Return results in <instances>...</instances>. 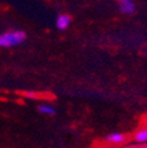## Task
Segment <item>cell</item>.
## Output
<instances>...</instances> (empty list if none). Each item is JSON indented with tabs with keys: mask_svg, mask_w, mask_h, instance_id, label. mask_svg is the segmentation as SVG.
<instances>
[{
	"mask_svg": "<svg viewBox=\"0 0 147 148\" xmlns=\"http://www.w3.org/2000/svg\"><path fill=\"white\" fill-rule=\"evenodd\" d=\"M26 40V33L20 29L7 31L0 34V47L8 48L20 45Z\"/></svg>",
	"mask_w": 147,
	"mask_h": 148,
	"instance_id": "1",
	"label": "cell"
},
{
	"mask_svg": "<svg viewBox=\"0 0 147 148\" xmlns=\"http://www.w3.org/2000/svg\"><path fill=\"white\" fill-rule=\"evenodd\" d=\"M127 140V136L125 134H121V133H111L105 136V141L108 142V143H112V145H122L125 143Z\"/></svg>",
	"mask_w": 147,
	"mask_h": 148,
	"instance_id": "2",
	"label": "cell"
},
{
	"mask_svg": "<svg viewBox=\"0 0 147 148\" xmlns=\"http://www.w3.org/2000/svg\"><path fill=\"white\" fill-rule=\"evenodd\" d=\"M71 23H72V19L68 14H59L56 20V26L59 31H65L69 27Z\"/></svg>",
	"mask_w": 147,
	"mask_h": 148,
	"instance_id": "3",
	"label": "cell"
},
{
	"mask_svg": "<svg viewBox=\"0 0 147 148\" xmlns=\"http://www.w3.org/2000/svg\"><path fill=\"white\" fill-rule=\"evenodd\" d=\"M119 7L125 14H132L134 12V4L132 0H119Z\"/></svg>",
	"mask_w": 147,
	"mask_h": 148,
	"instance_id": "4",
	"label": "cell"
},
{
	"mask_svg": "<svg viewBox=\"0 0 147 148\" xmlns=\"http://www.w3.org/2000/svg\"><path fill=\"white\" fill-rule=\"evenodd\" d=\"M135 143H147V128H141L133 134L132 136Z\"/></svg>",
	"mask_w": 147,
	"mask_h": 148,
	"instance_id": "5",
	"label": "cell"
},
{
	"mask_svg": "<svg viewBox=\"0 0 147 148\" xmlns=\"http://www.w3.org/2000/svg\"><path fill=\"white\" fill-rule=\"evenodd\" d=\"M38 110L41 113V114H45V115H54L56 114V108L53 106L48 105V103H41L38 106Z\"/></svg>",
	"mask_w": 147,
	"mask_h": 148,
	"instance_id": "6",
	"label": "cell"
},
{
	"mask_svg": "<svg viewBox=\"0 0 147 148\" xmlns=\"http://www.w3.org/2000/svg\"><path fill=\"white\" fill-rule=\"evenodd\" d=\"M122 148H147V143H131V145H126Z\"/></svg>",
	"mask_w": 147,
	"mask_h": 148,
	"instance_id": "7",
	"label": "cell"
},
{
	"mask_svg": "<svg viewBox=\"0 0 147 148\" xmlns=\"http://www.w3.org/2000/svg\"><path fill=\"white\" fill-rule=\"evenodd\" d=\"M25 95H26L28 99H36V98H38V94L33 93V92H27V93H25Z\"/></svg>",
	"mask_w": 147,
	"mask_h": 148,
	"instance_id": "8",
	"label": "cell"
}]
</instances>
